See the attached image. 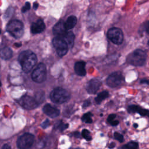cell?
Here are the masks:
<instances>
[{"mask_svg":"<svg viewBox=\"0 0 149 149\" xmlns=\"http://www.w3.org/2000/svg\"><path fill=\"white\" fill-rule=\"evenodd\" d=\"M18 61L22 70L25 73H29L36 65L37 58L35 53L29 50L22 51L19 55Z\"/></svg>","mask_w":149,"mask_h":149,"instance_id":"6da1fadb","label":"cell"},{"mask_svg":"<svg viewBox=\"0 0 149 149\" xmlns=\"http://www.w3.org/2000/svg\"><path fill=\"white\" fill-rule=\"evenodd\" d=\"M146 53L142 49H137L128 55L127 57V62L132 65L141 67L146 63Z\"/></svg>","mask_w":149,"mask_h":149,"instance_id":"7a4b0ae2","label":"cell"},{"mask_svg":"<svg viewBox=\"0 0 149 149\" xmlns=\"http://www.w3.org/2000/svg\"><path fill=\"white\" fill-rule=\"evenodd\" d=\"M7 30L14 38L16 39H20L23 35V24L19 20H12L7 25Z\"/></svg>","mask_w":149,"mask_h":149,"instance_id":"3957f363","label":"cell"},{"mask_svg":"<svg viewBox=\"0 0 149 149\" xmlns=\"http://www.w3.org/2000/svg\"><path fill=\"white\" fill-rule=\"evenodd\" d=\"M51 100L56 104H62L67 102L70 99L69 93L62 88L54 89L49 95Z\"/></svg>","mask_w":149,"mask_h":149,"instance_id":"277c9868","label":"cell"},{"mask_svg":"<svg viewBox=\"0 0 149 149\" xmlns=\"http://www.w3.org/2000/svg\"><path fill=\"white\" fill-rule=\"evenodd\" d=\"M53 44L60 57H62L67 54L69 47L67 43L62 38L59 37H54L53 40Z\"/></svg>","mask_w":149,"mask_h":149,"instance_id":"5b68a950","label":"cell"},{"mask_svg":"<svg viewBox=\"0 0 149 149\" xmlns=\"http://www.w3.org/2000/svg\"><path fill=\"white\" fill-rule=\"evenodd\" d=\"M47 77L46 67L44 63H40L31 73L33 80L36 83H42L45 81Z\"/></svg>","mask_w":149,"mask_h":149,"instance_id":"8992f818","label":"cell"},{"mask_svg":"<svg viewBox=\"0 0 149 149\" xmlns=\"http://www.w3.org/2000/svg\"><path fill=\"white\" fill-rule=\"evenodd\" d=\"M108 38L115 44L120 45L124 40L123 32L120 28L112 27L107 32Z\"/></svg>","mask_w":149,"mask_h":149,"instance_id":"52a82bcc","label":"cell"},{"mask_svg":"<svg viewBox=\"0 0 149 149\" xmlns=\"http://www.w3.org/2000/svg\"><path fill=\"white\" fill-rule=\"evenodd\" d=\"M35 142V136L31 134L26 133L21 136L17 140V146L21 149L31 147Z\"/></svg>","mask_w":149,"mask_h":149,"instance_id":"ba28073f","label":"cell"},{"mask_svg":"<svg viewBox=\"0 0 149 149\" xmlns=\"http://www.w3.org/2000/svg\"><path fill=\"white\" fill-rule=\"evenodd\" d=\"M124 81V78L120 72L111 73L107 79V84L110 88H117L120 86Z\"/></svg>","mask_w":149,"mask_h":149,"instance_id":"9c48e42d","label":"cell"},{"mask_svg":"<svg viewBox=\"0 0 149 149\" xmlns=\"http://www.w3.org/2000/svg\"><path fill=\"white\" fill-rule=\"evenodd\" d=\"M19 103L24 108L29 110L35 109L39 106V103L35 98H33L27 95L22 97L19 100Z\"/></svg>","mask_w":149,"mask_h":149,"instance_id":"30bf717a","label":"cell"},{"mask_svg":"<svg viewBox=\"0 0 149 149\" xmlns=\"http://www.w3.org/2000/svg\"><path fill=\"white\" fill-rule=\"evenodd\" d=\"M102 86V82L98 79H92L87 84L86 90L90 94H95Z\"/></svg>","mask_w":149,"mask_h":149,"instance_id":"8fae6325","label":"cell"},{"mask_svg":"<svg viewBox=\"0 0 149 149\" xmlns=\"http://www.w3.org/2000/svg\"><path fill=\"white\" fill-rule=\"evenodd\" d=\"M45 28V25L42 19H39L33 23L31 25L30 30L33 34H38L43 32Z\"/></svg>","mask_w":149,"mask_h":149,"instance_id":"7c38bea8","label":"cell"},{"mask_svg":"<svg viewBox=\"0 0 149 149\" xmlns=\"http://www.w3.org/2000/svg\"><path fill=\"white\" fill-rule=\"evenodd\" d=\"M43 111L47 115L51 118H55L59 115L60 111L58 109L53 107L50 104H45L43 108Z\"/></svg>","mask_w":149,"mask_h":149,"instance_id":"4fadbf2b","label":"cell"},{"mask_svg":"<svg viewBox=\"0 0 149 149\" xmlns=\"http://www.w3.org/2000/svg\"><path fill=\"white\" fill-rule=\"evenodd\" d=\"M64 23L62 21H60L54 26L53 31L55 37H61L68 31L65 27Z\"/></svg>","mask_w":149,"mask_h":149,"instance_id":"5bb4252c","label":"cell"},{"mask_svg":"<svg viewBox=\"0 0 149 149\" xmlns=\"http://www.w3.org/2000/svg\"><path fill=\"white\" fill-rule=\"evenodd\" d=\"M86 63L84 61H79L76 62L75 64V71L77 75L80 76H84L86 75V71L85 69Z\"/></svg>","mask_w":149,"mask_h":149,"instance_id":"9a60e30c","label":"cell"},{"mask_svg":"<svg viewBox=\"0 0 149 149\" xmlns=\"http://www.w3.org/2000/svg\"><path fill=\"white\" fill-rule=\"evenodd\" d=\"M62 38L69 45V48H72L74 44L75 40V35L72 31H69L68 30L64 33L62 36L59 37Z\"/></svg>","mask_w":149,"mask_h":149,"instance_id":"2e32d148","label":"cell"},{"mask_svg":"<svg viewBox=\"0 0 149 149\" xmlns=\"http://www.w3.org/2000/svg\"><path fill=\"white\" fill-rule=\"evenodd\" d=\"M77 23V18L75 16H71L64 23L65 27L67 30L73 29Z\"/></svg>","mask_w":149,"mask_h":149,"instance_id":"e0dca14e","label":"cell"},{"mask_svg":"<svg viewBox=\"0 0 149 149\" xmlns=\"http://www.w3.org/2000/svg\"><path fill=\"white\" fill-rule=\"evenodd\" d=\"M1 58L5 60L9 59L12 56V49L8 47H4L1 50Z\"/></svg>","mask_w":149,"mask_h":149,"instance_id":"ac0fdd59","label":"cell"},{"mask_svg":"<svg viewBox=\"0 0 149 149\" xmlns=\"http://www.w3.org/2000/svg\"><path fill=\"white\" fill-rule=\"evenodd\" d=\"M109 96V93L107 91H103L99 93L96 97L95 100L97 104H100L106 98H107Z\"/></svg>","mask_w":149,"mask_h":149,"instance_id":"d6986e66","label":"cell"},{"mask_svg":"<svg viewBox=\"0 0 149 149\" xmlns=\"http://www.w3.org/2000/svg\"><path fill=\"white\" fill-rule=\"evenodd\" d=\"M136 112L139 114L141 116H146V117H149V110L146 109H143L140 108V107L137 106L136 108Z\"/></svg>","mask_w":149,"mask_h":149,"instance_id":"ffe728a7","label":"cell"},{"mask_svg":"<svg viewBox=\"0 0 149 149\" xmlns=\"http://www.w3.org/2000/svg\"><path fill=\"white\" fill-rule=\"evenodd\" d=\"M92 116H93V115L91 112L86 113V114H85L83 115L82 120L83 121L86 122V123L91 124L93 122V120H92Z\"/></svg>","mask_w":149,"mask_h":149,"instance_id":"44dd1931","label":"cell"},{"mask_svg":"<svg viewBox=\"0 0 149 149\" xmlns=\"http://www.w3.org/2000/svg\"><path fill=\"white\" fill-rule=\"evenodd\" d=\"M122 148L127 149H136L139 148V144L135 142H130L126 144L125 146H123Z\"/></svg>","mask_w":149,"mask_h":149,"instance_id":"7402d4cb","label":"cell"},{"mask_svg":"<svg viewBox=\"0 0 149 149\" xmlns=\"http://www.w3.org/2000/svg\"><path fill=\"white\" fill-rule=\"evenodd\" d=\"M35 99L36 100V101L37 102V103L39 104L41 103V102H43L44 100V94L43 92H38L36 94V96H35Z\"/></svg>","mask_w":149,"mask_h":149,"instance_id":"603a6c76","label":"cell"},{"mask_svg":"<svg viewBox=\"0 0 149 149\" xmlns=\"http://www.w3.org/2000/svg\"><path fill=\"white\" fill-rule=\"evenodd\" d=\"M82 135L87 140H91L92 139V137L91 136L90 132L87 129H84L82 130Z\"/></svg>","mask_w":149,"mask_h":149,"instance_id":"cb8c5ba5","label":"cell"},{"mask_svg":"<svg viewBox=\"0 0 149 149\" xmlns=\"http://www.w3.org/2000/svg\"><path fill=\"white\" fill-rule=\"evenodd\" d=\"M139 30H142V31H145L147 34L149 35V21H146L143 23V25H141Z\"/></svg>","mask_w":149,"mask_h":149,"instance_id":"d4e9b609","label":"cell"},{"mask_svg":"<svg viewBox=\"0 0 149 149\" xmlns=\"http://www.w3.org/2000/svg\"><path fill=\"white\" fill-rule=\"evenodd\" d=\"M114 138H115V139H117L120 143H122V142H124V136L121 134L118 133V132H115V133H114Z\"/></svg>","mask_w":149,"mask_h":149,"instance_id":"484cf974","label":"cell"},{"mask_svg":"<svg viewBox=\"0 0 149 149\" xmlns=\"http://www.w3.org/2000/svg\"><path fill=\"white\" fill-rule=\"evenodd\" d=\"M68 127V124H65L62 122H60L59 124L57 125V128L59 129L61 131H63L64 129H67Z\"/></svg>","mask_w":149,"mask_h":149,"instance_id":"4316f807","label":"cell"},{"mask_svg":"<svg viewBox=\"0 0 149 149\" xmlns=\"http://www.w3.org/2000/svg\"><path fill=\"white\" fill-rule=\"evenodd\" d=\"M30 7H31V5H30V4L29 2H26L25 4V5L22 7V12L23 13H25L26 12V11H29L30 9Z\"/></svg>","mask_w":149,"mask_h":149,"instance_id":"83f0119b","label":"cell"},{"mask_svg":"<svg viewBox=\"0 0 149 149\" xmlns=\"http://www.w3.org/2000/svg\"><path fill=\"white\" fill-rule=\"evenodd\" d=\"M115 118H116V115L115 114H110L109 115V117H108V119H107L108 122L111 124V123L115 120Z\"/></svg>","mask_w":149,"mask_h":149,"instance_id":"f1b7e54d","label":"cell"},{"mask_svg":"<svg viewBox=\"0 0 149 149\" xmlns=\"http://www.w3.org/2000/svg\"><path fill=\"white\" fill-rule=\"evenodd\" d=\"M49 120H45L42 124H41V127L43 128H46L49 126Z\"/></svg>","mask_w":149,"mask_h":149,"instance_id":"f546056e","label":"cell"},{"mask_svg":"<svg viewBox=\"0 0 149 149\" xmlns=\"http://www.w3.org/2000/svg\"><path fill=\"white\" fill-rule=\"evenodd\" d=\"M90 105V102L89 101V100H87V101H85L84 102V106H83V107H84V108H86Z\"/></svg>","mask_w":149,"mask_h":149,"instance_id":"4dcf8cb0","label":"cell"},{"mask_svg":"<svg viewBox=\"0 0 149 149\" xmlns=\"http://www.w3.org/2000/svg\"><path fill=\"white\" fill-rule=\"evenodd\" d=\"M118 124H119V121L117 120H114L113 122L111 123V125L112 126H117Z\"/></svg>","mask_w":149,"mask_h":149,"instance_id":"1f68e13d","label":"cell"},{"mask_svg":"<svg viewBox=\"0 0 149 149\" xmlns=\"http://www.w3.org/2000/svg\"><path fill=\"white\" fill-rule=\"evenodd\" d=\"M140 83L142 84H147V85H149V81L146 80V79H142L141 81H140Z\"/></svg>","mask_w":149,"mask_h":149,"instance_id":"d6a6232c","label":"cell"},{"mask_svg":"<svg viewBox=\"0 0 149 149\" xmlns=\"http://www.w3.org/2000/svg\"><path fill=\"white\" fill-rule=\"evenodd\" d=\"M10 148H11V147L8 144H5L2 147V149H10Z\"/></svg>","mask_w":149,"mask_h":149,"instance_id":"836d02e7","label":"cell"},{"mask_svg":"<svg viewBox=\"0 0 149 149\" xmlns=\"http://www.w3.org/2000/svg\"><path fill=\"white\" fill-rule=\"evenodd\" d=\"M38 6H39L38 3H35L33 4V8H34L35 10L37 9L38 8Z\"/></svg>","mask_w":149,"mask_h":149,"instance_id":"e575fe53","label":"cell"},{"mask_svg":"<svg viewBox=\"0 0 149 149\" xmlns=\"http://www.w3.org/2000/svg\"><path fill=\"white\" fill-rule=\"evenodd\" d=\"M115 143H111V146H109V147H110V148H113V147H115Z\"/></svg>","mask_w":149,"mask_h":149,"instance_id":"d590c367","label":"cell"},{"mask_svg":"<svg viewBox=\"0 0 149 149\" xmlns=\"http://www.w3.org/2000/svg\"><path fill=\"white\" fill-rule=\"evenodd\" d=\"M134 126L135 128H137L138 127V125L137 124H135L134 125Z\"/></svg>","mask_w":149,"mask_h":149,"instance_id":"8d00e7d4","label":"cell"},{"mask_svg":"<svg viewBox=\"0 0 149 149\" xmlns=\"http://www.w3.org/2000/svg\"><path fill=\"white\" fill-rule=\"evenodd\" d=\"M15 45H16V46H17L18 47H19L21 45V44H15Z\"/></svg>","mask_w":149,"mask_h":149,"instance_id":"74e56055","label":"cell"},{"mask_svg":"<svg viewBox=\"0 0 149 149\" xmlns=\"http://www.w3.org/2000/svg\"><path fill=\"white\" fill-rule=\"evenodd\" d=\"M147 44H148V45H149V41H148V43H147Z\"/></svg>","mask_w":149,"mask_h":149,"instance_id":"f35d334b","label":"cell"}]
</instances>
